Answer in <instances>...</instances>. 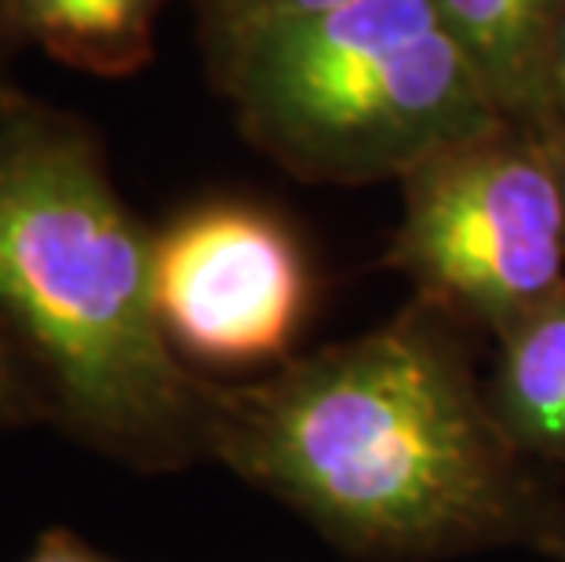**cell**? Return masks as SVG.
I'll list each match as a JSON object with an SVG mask.
<instances>
[{
	"label": "cell",
	"instance_id": "6",
	"mask_svg": "<svg viewBox=\"0 0 565 562\" xmlns=\"http://www.w3.org/2000/svg\"><path fill=\"white\" fill-rule=\"evenodd\" d=\"M172 0H0V38L15 52L92 77H131L158 52V22Z\"/></svg>",
	"mask_w": 565,
	"mask_h": 562
},
{
	"label": "cell",
	"instance_id": "7",
	"mask_svg": "<svg viewBox=\"0 0 565 562\" xmlns=\"http://www.w3.org/2000/svg\"><path fill=\"white\" fill-rule=\"evenodd\" d=\"M489 399L529 460L565 464V289L500 332Z\"/></svg>",
	"mask_w": 565,
	"mask_h": 562
},
{
	"label": "cell",
	"instance_id": "8",
	"mask_svg": "<svg viewBox=\"0 0 565 562\" xmlns=\"http://www.w3.org/2000/svg\"><path fill=\"white\" fill-rule=\"evenodd\" d=\"M486 74L503 117L536 128L540 77L565 0H435Z\"/></svg>",
	"mask_w": 565,
	"mask_h": 562
},
{
	"label": "cell",
	"instance_id": "15",
	"mask_svg": "<svg viewBox=\"0 0 565 562\" xmlns=\"http://www.w3.org/2000/svg\"><path fill=\"white\" fill-rule=\"evenodd\" d=\"M558 559H562V562H565V548H562V555H558Z\"/></svg>",
	"mask_w": 565,
	"mask_h": 562
},
{
	"label": "cell",
	"instance_id": "11",
	"mask_svg": "<svg viewBox=\"0 0 565 562\" xmlns=\"http://www.w3.org/2000/svg\"><path fill=\"white\" fill-rule=\"evenodd\" d=\"M536 131H544V136H565V15L558 19L555 38L547 44L544 77H540Z\"/></svg>",
	"mask_w": 565,
	"mask_h": 562
},
{
	"label": "cell",
	"instance_id": "2",
	"mask_svg": "<svg viewBox=\"0 0 565 562\" xmlns=\"http://www.w3.org/2000/svg\"><path fill=\"white\" fill-rule=\"evenodd\" d=\"M150 242L117 194L99 131L0 81V332L47 421L164 471L209 453L215 380L164 337Z\"/></svg>",
	"mask_w": 565,
	"mask_h": 562
},
{
	"label": "cell",
	"instance_id": "10",
	"mask_svg": "<svg viewBox=\"0 0 565 562\" xmlns=\"http://www.w3.org/2000/svg\"><path fill=\"white\" fill-rule=\"evenodd\" d=\"M30 421H47L44 399L38 384H33L30 369L15 354V347L0 332V432Z\"/></svg>",
	"mask_w": 565,
	"mask_h": 562
},
{
	"label": "cell",
	"instance_id": "14",
	"mask_svg": "<svg viewBox=\"0 0 565 562\" xmlns=\"http://www.w3.org/2000/svg\"><path fill=\"white\" fill-rule=\"evenodd\" d=\"M19 52H15V47H11L4 38H0V81H4V70H8V63H11V59H15Z\"/></svg>",
	"mask_w": 565,
	"mask_h": 562
},
{
	"label": "cell",
	"instance_id": "1",
	"mask_svg": "<svg viewBox=\"0 0 565 562\" xmlns=\"http://www.w3.org/2000/svg\"><path fill=\"white\" fill-rule=\"evenodd\" d=\"M456 321L413 304L365 337L212 384L209 457L362 555L565 548V511L503 432Z\"/></svg>",
	"mask_w": 565,
	"mask_h": 562
},
{
	"label": "cell",
	"instance_id": "13",
	"mask_svg": "<svg viewBox=\"0 0 565 562\" xmlns=\"http://www.w3.org/2000/svg\"><path fill=\"white\" fill-rule=\"evenodd\" d=\"M551 150H555V165H558V179H562V194H565V136H547Z\"/></svg>",
	"mask_w": 565,
	"mask_h": 562
},
{
	"label": "cell",
	"instance_id": "5",
	"mask_svg": "<svg viewBox=\"0 0 565 562\" xmlns=\"http://www.w3.org/2000/svg\"><path fill=\"white\" fill-rule=\"evenodd\" d=\"M150 282L168 343L198 373L288 362L315 310L303 237L252 198L215 194L161 223Z\"/></svg>",
	"mask_w": 565,
	"mask_h": 562
},
{
	"label": "cell",
	"instance_id": "12",
	"mask_svg": "<svg viewBox=\"0 0 565 562\" xmlns=\"http://www.w3.org/2000/svg\"><path fill=\"white\" fill-rule=\"evenodd\" d=\"M26 562H117V559L103 555L99 548L84 544L74 530L55 526V530L41 533V541L33 544V552H30Z\"/></svg>",
	"mask_w": 565,
	"mask_h": 562
},
{
	"label": "cell",
	"instance_id": "4",
	"mask_svg": "<svg viewBox=\"0 0 565 562\" xmlns=\"http://www.w3.org/2000/svg\"><path fill=\"white\" fill-rule=\"evenodd\" d=\"M387 263L419 304L508 332L565 289V194L544 131L503 125L416 165Z\"/></svg>",
	"mask_w": 565,
	"mask_h": 562
},
{
	"label": "cell",
	"instance_id": "9",
	"mask_svg": "<svg viewBox=\"0 0 565 562\" xmlns=\"http://www.w3.org/2000/svg\"><path fill=\"white\" fill-rule=\"evenodd\" d=\"M190 4L198 11L201 44H215L256 26H267V22L335 8L343 0H190Z\"/></svg>",
	"mask_w": 565,
	"mask_h": 562
},
{
	"label": "cell",
	"instance_id": "3",
	"mask_svg": "<svg viewBox=\"0 0 565 562\" xmlns=\"http://www.w3.org/2000/svg\"><path fill=\"white\" fill-rule=\"evenodd\" d=\"M242 136L307 183L405 179L508 125L435 0H343L204 44Z\"/></svg>",
	"mask_w": 565,
	"mask_h": 562
}]
</instances>
